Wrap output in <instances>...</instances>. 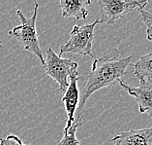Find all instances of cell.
Masks as SVG:
<instances>
[{
	"label": "cell",
	"instance_id": "9",
	"mask_svg": "<svg viewBox=\"0 0 152 145\" xmlns=\"http://www.w3.org/2000/svg\"><path fill=\"white\" fill-rule=\"evenodd\" d=\"M90 4V0H61V16L63 18L74 17L77 18V21L85 20L88 15L86 7Z\"/></svg>",
	"mask_w": 152,
	"mask_h": 145
},
{
	"label": "cell",
	"instance_id": "4",
	"mask_svg": "<svg viewBox=\"0 0 152 145\" xmlns=\"http://www.w3.org/2000/svg\"><path fill=\"white\" fill-rule=\"evenodd\" d=\"M45 72L57 82L60 91L65 92L68 87V79L73 73L77 72V62L71 58H63L49 48L47 50Z\"/></svg>",
	"mask_w": 152,
	"mask_h": 145
},
{
	"label": "cell",
	"instance_id": "5",
	"mask_svg": "<svg viewBox=\"0 0 152 145\" xmlns=\"http://www.w3.org/2000/svg\"><path fill=\"white\" fill-rule=\"evenodd\" d=\"M148 1H120V0H99L100 9L99 24H113L126 14L138 8L143 9Z\"/></svg>",
	"mask_w": 152,
	"mask_h": 145
},
{
	"label": "cell",
	"instance_id": "1",
	"mask_svg": "<svg viewBox=\"0 0 152 145\" xmlns=\"http://www.w3.org/2000/svg\"><path fill=\"white\" fill-rule=\"evenodd\" d=\"M131 61L132 57L121 58L116 55L94 58L91 72L87 77V83L80 95L75 119L83 116L81 112L85 103L95 92L122 81V77L127 73V67L132 64Z\"/></svg>",
	"mask_w": 152,
	"mask_h": 145
},
{
	"label": "cell",
	"instance_id": "12",
	"mask_svg": "<svg viewBox=\"0 0 152 145\" xmlns=\"http://www.w3.org/2000/svg\"><path fill=\"white\" fill-rule=\"evenodd\" d=\"M140 14L142 21L146 25V37L149 42L152 43V14L144 9H140Z\"/></svg>",
	"mask_w": 152,
	"mask_h": 145
},
{
	"label": "cell",
	"instance_id": "2",
	"mask_svg": "<svg viewBox=\"0 0 152 145\" xmlns=\"http://www.w3.org/2000/svg\"><path fill=\"white\" fill-rule=\"evenodd\" d=\"M38 8L39 4L35 2L33 15L29 18L24 16L21 10H17V15L20 20V24L11 29L9 31V34L15 37L24 50L34 54L40 59L41 64L44 66L45 65V59L43 57V52L40 47L38 34H37L36 30V20Z\"/></svg>",
	"mask_w": 152,
	"mask_h": 145
},
{
	"label": "cell",
	"instance_id": "11",
	"mask_svg": "<svg viewBox=\"0 0 152 145\" xmlns=\"http://www.w3.org/2000/svg\"><path fill=\"white\" fill-rule=\"evenodd\" d=\"M83 118L84 116L75 119L71 127L67 129H64L62 139L59 141L57 145H80V141L76 137V132L77 128L83 124Z\"/></svg>",
	"mask_w": 152,
	"mask_h": 145
},
{
	"label": "cell",
	"instance_id": "8",
	"mask_svg": "<svg viewBox=\"0 0 152 145\" xmlns=\"http://www.w3.org/2000/svg\"><path fill=\"white\" fill-rule=\"evenodd\" d=\"M114 145H152V127L131 129L113 137Z\"/></svg>",
	"mask_w": 152,
	"mask_h": 145
},
{
	"label": "cell",
	"instance_id": "3",
	"mask_svg": "<svg viewBox=\"0 0 152 145\" xmlns=\"http://www.w3.org/2000/svg\"><path fill=\"white\" fill-rule=\"evenodd\" d=\"M99 21L96 20L90 24L74 25L70 33V38L64 44L60 46L59 55L61 57L64 53L77 54L80 55H89L92 58L94 55L92 54V44L94 40V28Z\"/></svg>",
	"mask_w": 152,
	"mask_h": 145
},
{
	"label": "cell",
	"instance_id": "6",
	"mask_svg": "<svg viewBox=\"0 0 152 145\" xmlns=\"http://www.w3.org/2000/svg\"><path fill=\"white\" fill-rule=\"evenodd\" d=\"M119 84L130 95L136 98L139 112L147 113L152 118V82H140L138 87H131L122 81Z\"/></svg>",
	"mask_w": 152,
	"mask_h": 145
},
{
	"label": "cell",
	"instance_id": "14",
	"mask_svg": "<svg viewBox=\"0 0 152 145\" xmlns=\"http://www.w3.org/2000/svg\"><path fill=\"white\" fill-rule=\"evenodd\" d=\"M0 44H1V41H0Z\"/></svg>",
	"mask_w": 152,
	"mask_h": 145
},
{
	"label": "cell",
	"instance_id": "7",
	"mask_svg": "<svg viewBox=\"0 0 152 145\" xmlns=\"http://www.w3.org/2000/svg\"><path fill=\"white\" fill-rule=\"evenodd\" d=\"M80 79L79 73L75 72L69 77L68 87L64 92V96L62 101L65 105L66 114H67V121L64 129H69L75 121V114L80 102V92L77 89V81Z\"/></svg>",
	"mask_w": 152,
	"mask_h": 145
},
{
	"label": "cell",
	"instance_id": "13",
	"mask_svg": "<svg viewBox=\"0 0 152 145\" xmlns=\"http://www.w3.org/2000/svg\"><path fill=\"white\" fill-rule=\"evenodd\" d=\"M0 145H25L20 138L15 135H9L6 138L0 139Z\"/></svg>",
	"mask_w": 152,
	"mask_h": 145
},
{
	"label": "cell",
	"instance_id": "10",
	"mask_svg": "<svg viewBox=\"0 0 152 145\" xmlns=\"http://www.w3.org/2000/svg\"><path fill=\"white\" fill-rule=\"evenodd\" d=\"M134 75L140 82H152V53L143 55L134 64Z\"/></svg>",
	"mask_w": 152,
	"mask_h": 145
}]
</instances>
